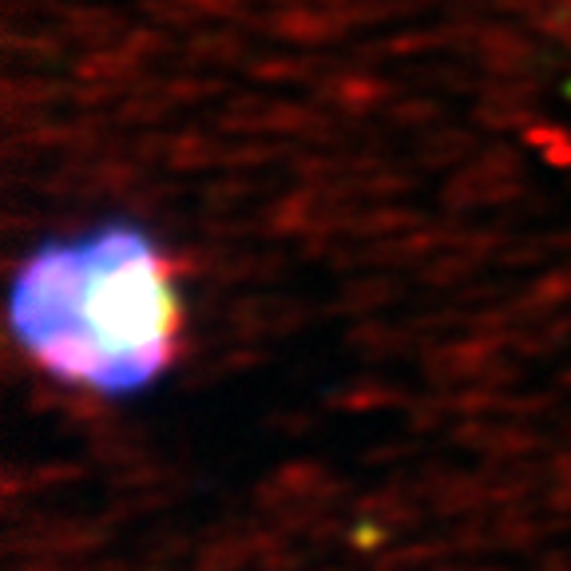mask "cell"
Listing matches in <instances>:
<instances>
[{
    "instance_id": "6da1fadb",
    "label": "cell",
    "mask_w": 571,
    "mask_h": 571,
    "mask_svg": "<svg viewBox=\"0 0 571 571\" xmlns=\"http://www.w3.org/2000/svg\"><path fill=\"white\" fill-rule=\"evenodd\" d=\"M9 333L44 377L104 401L155 390L183 345L179 267L135 219L48 238L9 278Z\"/></svg>"
}]
</instances>
